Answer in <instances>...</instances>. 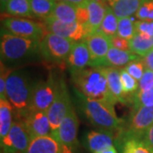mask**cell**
<instances>
[{"mask_svg":"<svg viewBox=\"0 0 153 153\" xmlns=\"http://www.w3.org/2000/svg\"><path fill=\"white\" fill-rule=\"evenodd\" d=\"M31 140L23 123L15 120L8 134L1 140V149L4 153H25Z\"/></svg>","mask_w":153,"mask_h":153,"instance_id":"obj_7","label":"cell"},{"mask_svg":"<svg viewBox=\"0 0 153 153\" xmlns=\"http://www.w3.org/2000/svg\"><path fill=\"white\" fill-rule=\"evenodd\" d=\"M142 140L152 148V150L153 151V125L146 132L145 136L142 138Z\"/></svg>","mask_w":153,"mask_h":153,"instance_id":"obj_39","label":"cell"},{"mask_svg":"<svg viewBox=\"0 0 153 153\" xmlns=\"http://www.w3.org/2000/svg\"><path fill=\"white\" fill-rule=\"evenodd\" d=\"M134 21L132 17H126L118 19L117 33V35L121 38H125L127 40H130L136 34Z\"/></svg>","mask_w":153,"mask_h":153,"instance_id":"obj_30","label":"cell"},{"mask_svg":"<svg viewBox=\"0 0 153 153\" xmlns=\"http://www.w3.org/2000/svg\"><path fill=\"white\" fill-rule=\"evenodd\" d=\"M138 59H140V56L130 51H123L111 46L101 66H113L118 68L120 66H125L129 62Z\"/></svg>","mask_w":153,"mask_h":153,"instance_id":"obj_20","label":"cell"},{"mask_svg":"<svg viewBox=\"0 0 153 153\" xmlns=\"http://www.w3.org/2000/svg\"><path fill=\"white\" fill-rule=\"evenodd\" d=\"M4 11L14 16L33 17V16L29 0H10Z\"/></svg>","mask_w":153,"mask_h":153,"instance_id":"obj_25","label":"cell"},{"mask_svg":"<svg viewBox=\"0 0 153 153\" xmlns=\"http://www.w3.org/2000/svg\"><path fill=\"white\" fill-rule=\"evenodd\" d=\"M81 96V106L87 118L95 128L100 130L119 132L123 128V122L117 117L114 111V105Z\"/></svg>","mask_w":153,"mask_h":153,"instance_id":"obj_2","label":"cell"},{"mask_svg":"<svg viewBox=\"0 0 153 153\" xmlns=\"http://www.w3.org/2000/svg\"><path fill=\"white\" fill-rule=\"evenodd\" d=\"M87 7L89 19L88 25L84 27L87 29L88 35H90L100 29L104 20L107 7H105L101 0H88Z\"/></svg>","mask_w":153,"mask_h":153,"instance_id":"obj_19","label":"cell"},{"mask_svg":"<svg viewBox=\"0 0 153 153\" xmlns=\"http://www.w3.org/2000/svg\"><path fill=\"white\" fill-rule=\"evenodd\" d=\"M111 44L112 47H114L116 49L123 50V51H130L129 40H127L125 38H121L117 35L111 38Z\"/></svg>","mask_w":153,"mask_h":153,"instance_id":"obj_38","label":"cell"},{"mask_svg":"<svg viewBox=\"0 0 153 153\" xmlns=\"http://www.w3.org/2000/svg\"><path fill=\"white\" fill-rule=\"evenodd\" d=\"M95 153H117V150L115 146H111V147L107 148V149H105L103 151H100V152H98Z\"/></svg>","mask_w":153,"mask_h":153,"instance_id":"obj_42","label":"cell"},{"mask_svg":"<svg viewBox=\"0 0 153 153\" xmlns=\"http://www.w3.org/2000/svg\"><path fill=\"white\" fill-rule=\"evenodd\" d=\"M31 139L52 134L47 111H33L22 121Z\"/></svg>","mask_w":153,"mask_h":153,"instance_id":"obj_14","label":"cell"},{"mask_svg":"<svg viewBox=\"0 0 153 153\" xmlns=\"http://www.w3.org/2000/svg\"><path fill=\"white\" fill-rule=\"evenodd\" d=\"M143 61L146 66V68L153 71V50H152L150 53H148L147 55L144 57Z\"/></svg>","mask_w":153,"mask_h":153,"instance_id":"obj_40","label":"cell"},{"mask_svg":"<svg viewBox=\"0 0 153 153\" xmlns=\"http://www.w3.org/2000/svg\"><path fill=\"white\" fill-rule=\"evenodd\" d=\"M41 41L16 36L2 31L0 51L2 59L7 61H17L32 57L40 52Z\"/></svg>","mask_w":153,"mask_h":153,"instance_id":"obj_4","label":"cell"},{"mask_svg":"<svg viewBox=\"0 0 153 153\" xmlns=\"http://www.w3.org/2000/svg\"><path fill=\"white\" fill-rule=\"evenodd\" d=\"M3 25L7 32L23 38L41 41L45 35L42 25L25 18L6 17Z\"/></svg>","mask_w":153,"mask_h":153,"instance_id":"obj_9","label":"cell"},{"mask_svg":"<svg viewBox=\"0 0 153 153\" xmlns=\"http://www.w3.org/2000/svg\"><path fill=\"white\" fill-rule=\"evenodd\" d=\"M35 84V83H34ZM34 84L20 71L11 72L6 82V96L13 106L16 120L22 121L29 114V105Z\"/></svg>","mask_w":153,"mask_h":153,"instance_id":"obj_3","label":"cell"},{"mask_svg":"<svg viewBox=\"0 0 153 153\" xmlns=\"http://www.w3.org/2000/svg\"><path fill=\"white\" fill-rule=\"evenodd\" d=\"M71 107V99L66 84L63 82L57 83L56 95L52 105L47 111L52 134L57 131L62 120Z\"/></svg>","mask_w":153,"mask_h":153,"instance_id":"obj_6","label":"cell"},{"mask_svg":"<svg viewBox=\"0 0 153 153\" xmlns=\"http://www.w3.org/2000/svg\"><path fill=\"white\" fill-rule=\"evenodd\" d=\"M76 7L77 5L68 2L56 1L49 17L63 22H76Z\"/></svg>","mask_w":153,"mask_h":153,"instance_id":"obj_22","label":"cell"},{"mask_svg":"<svg viewBox=\"0 0 153 153\" xmlns=\"http://www.w3.org/2000/svg\"><path fill=\"white\" fill-rule=\"evenodd\" d=\"M134 27L137 33L153 37V21H136Z\"/></svg>","mask_w":153,"mask_h":153,"instance_id":"obj_35","label":"cell"},{"mask_svg":"<svg viewBox=\"0 0 153 153\" xmlns=\"http://www.w3.org/2000/svg\"><path fill=\"white\" fill-rule=\"evenodd\" d=\"M13 106L8 100H0V140L10 130L13 121Z\"/></svg>","mask_w":153,"mask_h":153,"instance_id":"obj_24","label":"cell"},{"mask_svg":"<svg viewBox=\"0 0 153 153\" xmlns=\"http://www.w3.org/2000/svg\"><path fill=\"white\" fill-rule=\"evenodd\" d=\"M135 16L139 21H153V0H143Z\"/></svg>","mask_w":153,"mask_h":153,"instance_id":"obj_33","label":"cell"},{"mask_svg":"<svg viewBox=\"0 0 153 153\" xmlns=\"http://www.w3.org/2000/svg\"><path fill=\"white\" fill-rule=\"evenodd\" d=\"M153 85V71L146 68L141 79L139 82V92L147 90Z\"/></svg>","mask_w":153,"mask_h":153,"instance_id":"obj_36","label":"cell"},{"mask_svg":"<svg viewBox=\"0 0 153 153\" xmlns=\"http://www.w3.org/2000/svg\"><path fill=\"white\" fill-rule=\"evenodd\" d=\"M110 7L118 19L135 15L143 0H107Z\"/></svg>","mask_w":153,"mask_h":153,"instance_id":"obj_21","label":"cell"},{"mask_svg":"<svg viewBox=\"0 0 153 153\" xmlns=\"http://www.w3.org/2000/svg\"><path fill=\"white\" fill-rule=\"evenodd\" d=\"M10 0H0V4H1V11L2 12H4V11L5 10V8L7 4H8V3L10 2Z\"/></svg>","mask_w":153,"mask_h":153,"instance_id":"obj_43","label":"cell"},{"mask_svg":"<svg viewBox=\"0 0 153 153\" xmlns=\"http://www.w3.org/2000/svg\"><path fill=\"white\" fill-rule=\"evenodd\" d=\"M33 14L39 18L49 17L54 10L56 1L52 0H29Z\"/></svg>","mask_w":153,"mask_h":153,"instance_id":"obj_27","label":"cell"},{"mask_svg":"<svg viewBox=\"0 0 153 153\" xmlns=\"http://www.w3.org/2000/svg\"><path fill=\"white\" fill-rule=\"evenodd\" d=\"M44 22L46 29L49 33L71 39L75 42H80L82 39L84 40L88 36L86 27L77 22L71 23L63 22L49 16L45 18Z\"/></svg>","mask_w":153,"mask_h":153,"instance_id":"obj_11","label":"cell"},{"mask_svg":"<svg viewBox=\"0 0 153 153\" xmlns=\"http://www.w3.org/2000/svg\"><path fill=\"white\" fill-rule=\"evenodd\" d=\"M58 1H64V2H68V3H71L73 4H76V5H80L83 4L86 0H58Z\"/></svg>","mask_w":153,"mask_h":153,"instance_id":"obj_41","label":"cell"},{"mask_svg":"<svg viewBox=\"0 0 153 153\" xmlns=\"http://www.w3.org/2000/svg\"><path fill=\"white\" fill-rule=\"evenodd\" d=\"M87 3L88 0H86L83 4L76 7V22L83 26H87L89 19Z\"/></svg>","mask_w":153,"mask_h":153,"instance_id":"obj_37","label":"cell"},{"mask_svg":"<svg viewBox=\"0 0 153 153\" xmlns=\"http://www.w3.org/2000/svg\"><path fill=\"white\" fill-rule=\"evenodd\" d=\"M12 71L4 66L3 62H1V75H0V98L1 100H7L6 96V82L7 79Z\"/></svg>","mask_w":153,"mask_h":153,"instance_id":"obj_34","label":"cell"},{"mask_svg":"<svg viewBox=\"0 0 153 153\" xmlns=\"http://www.w3.org/2000/svg\"><path fill=\"white\" fill-rule=\"evenodd\" d=\"M52 1H57V0H52Z\"/></svg>","mask_w":153,"mask_h":153,"instance_id":"obj_44","label":"cell"},{"mask_svg":"<svg viewBox=\"0 0 153 153\" xmlns=\"http://www.w3.org/2000/svg\"><path fill=\"white\" fill-rule=\"evenodd\" d=\"M90 62L91 57L87 44L84 41L76 42L66 60V63L71 69V72L86 68L87 66H89Z\"/></svg>","mask_w":153,"mask_h":153,"instance_id":"obj_15","label":"cell"},{"mask_svg":"<svg viewBox=\"0 0 153 153\" xmlns=\"http://www.w3.org/2000/svg\"><path fill=\"white\" fill-rule=\"evenodd\" d=\"M76 42L48 33L40 43V53L47 60L56 63L66 61Z\"/></svg>","mask_w":153,"mask_h":153,"instance_id":"obj_5","label":"cell"},{"mask_svg":"<svg viewBox=\"0 0 153 153\" xmlns=\"http://www.w3.org/2000/svg\"><path fill=\"white\" fill-rule=\"evenodd\" d=\"M57 83L51 77L47 81L34 84L29 105V113L33 111H47L56 95Z\"/></svg>","mask_w":153,"mask_h":153,"instance_id":"obj_8","label":"cell"},{"mask_svg":"<svg viewBox=\"0 0 153 153\" xmlns=\"http://www.w3.org/2000/svg\"><path fill=\"white\" fill-rule=\"evenodd\" d=\"M117 26H118V18L116 16L111 8L107 7L104 20L101 23V26L98 31L111 38V37L117 35Z\"/></svg>","mask_w":153,"mask_h":153,"instance_id":"obj_26","label":"cell"},{"mask_svg":"<svg viewBox=\"0 0 153 153\" xmlns=\"http://www.w3.org/2000/svg\"><path fill=\"white\" fill-rule=\"evenodd\" d=\"M71 76L72 82L81 95L115 105L116 101L108 88L105 66H88L71 72Z\"/></svg>","mask_w":153,"mask_h":153,"instance_id":"obj_1","label":"cell"},{"mask_svg":"<svg viewBox=\"0 0 153 153\" xmlns=\"http://www.w3.org/2000/svg\"><path fill=\"white\" fill-rule=\"evenodd\" d=\"M84 42L87 44L91 57L89 66H101L111 46V37L97 31L86 37Z\"/></svg>","mask_w":153,"mask_h":153,"instance_id":"obj_13","label":"cell"},{"mask_svg":"<svg viewBox=\"0 0 153 153\" xmlns=\"http://www.w3.org/2000/svg\"><path fill=\"white\" fill-rule=\"evenodd\" d=\"M129 47L132 53L145 57L153 50V37L137 33L129 40Z\"/></svg>","mask_w":153,"mask_h":153,"instance_id":"obj_23","label":"cell"},{"mask_svg":"<svg viewBox=\"0 0 153 153\" xmlns=\"http://www.w3.org/2000/svg\"><path fill=\"white\" fill-rule=\"evenodd\" d=\"M123 153H153V151L142 140L129 137L124 139Z\"/></svg>","mask_w":153,"mask_h":153,"instance_id":"obj_28","label":"cell"},{"mask_svg":"<svg viewBox=\"0 0 153 153\" xmlns=\"http://www.w3.org/2000/svg\"><path fill=\"white\" fill-rule=\"evenodd\" d=\"M124 70L134 78H135L137 81H140L146 70V66L144 64L143 59H138L126 65Z\"/></svg>","mask_w":153,"mask_h":153,"instance_id":"obj_32","label":"cell"},{"mask_svg":"<svg viewBox=\"0 0 153 153\" xmlns=\"http://www.w3.org/2000/svg\"><path fill=\"white\" fill-rule=\"evenodd\" d=\"M134 111L128 123L125 138L134 137L142 140L153 125V106H142Z\"/></svg>","mask_w":153,"mask_h":153,"instance_id":"obj_12","label":"cell"},{"mask_svg":"<svg viewBox=\"0 0 153 153\" xmlns=\"http://www.w3.org/2000/svg\"><path fill=\"white\" fill-rule=\"evenodd\" d=\"M25 153H64V149L58 139L50 134L32 139Z\"/></svg>","mask_w":153,"mask_h":153,"instance_id":"obj_16","label":"cell"},{"mask_svg":"<svg viewBox=\"0 0 153 153\" xmlns=\"http://www.w3.org/2000/svg\"><path fill=\"white\" fill-rule=\"evenodd\" d=\"M86 146L92 153L114 146V134L104 130H91L86 135Z\"/></svg>","mask_w":153,"mask_h":153,"instance_id":"obj_17","label":"cell"},{"mask_svg":"<svg viewBox=\"0 0 153 153\" xmlns=\"http://www.w3.org/2000/svg\"><path fill=\"white\" fill-rule=\"evenodd\" d=\"M105 74L110 93L115 101L127 104L128 101L123 93V84L121 81V70H119L117 67L105 66Z\"/></svg>","mask_w":153,"mask_h":153,"instance_id":"obj_18","label":"cell"},{"mask_svg":"<svg viewBox=\"0 0 153 153\" xmlns=\"http://www.w3.org/2000/svg\"><path fill=\"white\" fill-rule=\"evenodd\" d=\"M77 129L78 118L71 106L65 118L62 120L57 131L53 133L61 144L64 150L73 152L77 146Z\"/></svg>","mask_w":153,"mask_h":153,"instance_id":"obj_10","label":"cell"},{"mask_svg":"<svg viewBox=\"0 0 153 153\" xmlns=\"http://www.w3.org/2000/svg\"><path fill=\"white\" fill-rule=\"evenodd\" d=\"M134 111L142 106H153V85L147 90L142 92L137 91L133 100Z\"/></svg>","mask_w":153,"mask_h":153,"instance_id":"obj_31","label":"cell"},{"mask_svg":"<svg viewBox=\"0 0 153 153\" xmlns=\"http://www.w3.org/2000/svg\"><path fill=\"white\" fill-rule=\"evenodd\" d=\"M121 81L123 84V93L125 94L128 101L131 100L133 102L134 96L139 89V83L135 78H134L131 75H129L127 71L123 69L121 70Z\"/></svg>","mask_w":153,"mask_h":153,"instance_id":"obj_29","label":"cell"}]
</instances>
